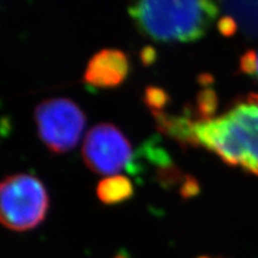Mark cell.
Wrapping results in <instances>:
<instances>
[{
	"label": "cell",
	"mask_w": 258,
	"mask_h": 258,
	"mask_svg": "<svg viewBox=\"0 0 258 258\" xmlns=\"http://www.w3.org/2000/svg\"><path fill=\"white\" fill-rule=\"evenodd\" d=\"M192 147H204L225 164L258 176V95L239 97L219 116L195 120Z\"/></svg>",
	"instance_id": "1"
},
{
	"label": "cell",
	"mask_w": 258,
	"mask_h": 258,
	"mask_svg": "<svg viewBox=\"0 0 258 258\" xmlns=\"http://www.w3.org/2000/svg\"><path fill=\"white\" fill-rule=\"evenodd\" d=\"M129 15L139 31L157 42H194L212 26L215 0H131Z\"/></svg>",
	"instance_id": "2"
},
{
	"label": "cell",
	"mask_w": 258,
	"mask_h": 258,
	"mask_svg": "<svg viewBox=\"0 0 258 258\" xmlns=\"http://www.w3.org/2000/svg\"><path fill=\"white\" fill-rule=\"evenodd\" d=\"M48 206V194L38 177L19 173L4 179L0 186V219L8 229L36 228L44 221Z\"/></svg>",
	"instance_id": "3"
},
{
	"label": "cell",
	"mask_w": 258,
	"mask_h": 258,
	"mask_svg": "<svg viewBox=\"0 0 258 258\" xmlns=\"http://www.w3.org/2000/svg\"><path fill=\"white\" fill-rule=\"evenodd\" d=\"M40 139L56 154L75 149L85 127V115L79 106L66 98L41 102L35 110Z\"/></svg>",
	"instance_id": "4"
},
{
	"label": "cell",
	"mask_w": 258,
	"mask_h": 258,
	"mask_svg": "<svg viewBox=\"0 0 258 258\" xmlns=\"http://www.w3.org/2000/svg\"><path fill=\"white\" fill-rule=\"evenodd\" d=\"M82 154L93 172L108 176L127 168L133 160L131 142L112 124H99L88 132Z\"/></svg>",
	"instance_id": "5"
},
{
	"label": "cell",
	"mask_w": 258,
	"mask_h": 258,
	"mask_svg": "<svg viewBox=\"0 0 258 258\" xmlns=\"http://www.w3.org/2000/svg\"><path fill=\"white\" fill-rule=\"evenodd\" d=\"M131 70L127 55L115 48H104L88 61L83 80L96 88H113L122 84Z\"/></svg>",
	"instance_id": "6"
},
{
	"label": "cell",
	"mask_w": 258,
	"mask_h": 258,
	"mask_svg": "<svg viewBox=\"0 0 258 258\" xmlns=\"http://www.w3.org/2000/svg\"><path fill=\"white\" fill-rule=\"evenodd\" d=\"M97 197L102 204L113 206L122 204L134 195V185L128 177L114 174L104 177L97 185Z\"/></svg>",
	"instance_id": "7"
},
{
	"label": "cell",
	"mask_w": 258,
	"mask_h": 258,
	"mask_svg": "<svg viewBox=\"0 0 258 258\" xmlns=\"http://www.w3.org/2000/svg\"><path fill=\"white\" fill-rule=\"evenodd\" d=\"M216 107L217 98L215 93L212 90L207 88V90L200 92L198 96V113L200 117L198 118V120L213 117Z\"/></svg>",
	"instance_id": "8"
},
{
	"label": "cell",
	"mask_w": 258,
	"mask_h": 258,
	"mask_svg": "<svg viewBox=\"0 0 258 258\" xmlns=\"http://www.w3.org/2000/svg\"><path fill=\"white\" fill-rule=\"evenodd\" d=\"M169 102V96L159 87H148L145 91V103L153 113L163 112L166 104Z\"/></svg>",
	"instance_id": "9"
},
{
	"label": "cell",
	"mask_w": 258,
	"mask_h": 258,
	"mask_svg": "<svg viewBox=\"0 0 258 258\" xmlns=\"http://www.w3.org/2000/svg\"><path fill=\"white\" fill-rule=\"evenodd\" d=\"M240 70L258 82V51L249 50L241 56Z\"/></svg>",
	"instance_id": "10"
},
{
	"label": "cell",
	"mask_w": 258,
	"mask_h": 258,
	"mask_svg": "<svg viewBox=\"0 0 258 258\" xmlns=\"http://www.w3.org/2000/svg\"><path fill=\"white\" fill-rule=\"evenodd\" d=\"M219 29L225 36H230L236 32V23L231 18H224L219 22Z\"/></svg>",
	"instance_id": "11"
},
{
	"label": "cell",
	"mask_w": 258,
	"mask_h": 258,
	"mask_svg": "<svg viewBox=\"0 0 258 258\" xmlns=\"http://www.w3.org/2000/svg\"><path fill=\"white\" fill-rule=\"evenodd\" d=\"M199 258H211V257H199Z\"/></svg>",
	"instance_id": "12"
}]
</instances>
